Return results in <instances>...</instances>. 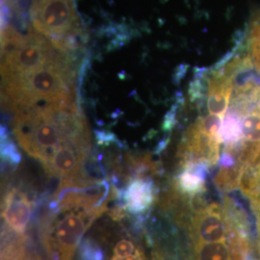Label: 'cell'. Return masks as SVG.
I'll use <instances>...</instances> for the list:
<instances>
[{
    "label": "cell",
    "mask_w": 260,
    "mask_h": 260,
    "mask_svg": "<svg viewBox=\"0 0 260 260\" xmlns=\"http://www.w3.org/2000/svg\"><path fill=\"white\" fill-rule=\"evenodd\" d=\"M5 141L2 140V149H1V153H2V157H4L5 160H8L10 162L16 163L18 164L20 160L19 152L16 149V147L14 146L13 143L9 142L7 138H5Z\"/></svg>",
    "instance_id": "obj_12"
},
{
    "label": "cell",
    "mask_w": 260,
    "mask_h": 260,
    "mask_svg": "<svg viewBox=\"0 0 260 260\" xmlns=\"http://www.w3.org/2000/svg\"><path fill=\"white\" fill-rule=\"evenodd\" d=\"M80 254L82 260H103L102 251L90 242H84L81 245Z\"/></svg>",
    "instance_id": "obj_11"
},
{
    "label": "cell",
    "mask_w": 260,
    "mask_h": 260,
    "mask_svg": "<svg viewBox=\"0 0 260 260\" xmlns=\"http://www.w3.org/2000/svg\"><path fill=\"white\" fill-rule=\"evenodd\" d=\"M134 251H135V247H134L133 243L129 240L123 239V240L118 242V244L115 246L114 256L122 258V257L128 256L130 254L134 253Z\"/></svg>",
    "instance_id": "obj_13"
},
{
    "label": "cell",
    "mask_w": 260,
    "mask_h": 260,
    "mask_svg": "<svg viewBox=\"0 0 260 260\" xmlns=\"http://www.w3.org/2000/svg\"><path fill=\"white\" fill-rule=\"evenodd\" d=\"M154 200V194L150 182L135 179L127 186L124 194L126 208L134 214L142 213L149 209Z\"/></svg>",
    "instance_id": "obj_7"
},
{
    "label": "cell",
    "mask_w": 260,
    "mask_h": 260,
    "mask_svg": "<svg viewBox=\"0 0 260 260\" xmlns=\"http://www.w3.org/2000/svg\"><path fill=\"white\" fill-rule=\"evenodd\" d=\"M189 229L193 243L226 242L231 233L223 209L217 204H211L196 211Z\"/></svg>",
    "instance_id": "obj_5"
},
{
    "label": "cell",
    "mask_w": 260,
    "mask_h": 260,
    "mask_svg": "<svg viewBox=\"0 0 260 260\" xmlns=\"http://www.w3.org/2000/svg\"><path fill=\"white\" fill-rule=\"evenodd\" d=\"M205 165L192 164L186 166L177 179V188L182 194L196 196L205 190Z\"/></svg>",
    "instance_id": "obj_8"
},
{
    "label": "cell",
    "mask_w": 260,
    "mask_h": 260,
    "mask_svg": "<svg viewBox=\"0 0 260 260\" xmlns=\"http://www.w3.org/2000/svg\"><path fill=\"white\" fill-rule=\"evenodd\" d=\"M74 78L73 58L60 50L37 71L3 79L4 100L11 109L19 112L33 107L39 102L51 103L74 99Z\"/></svg>",
    "instance_id": "obj_1"
},
{
    "label": "cell",
    "mask_w": 260,
    "mask_h": 260,
    "mask_svg": "<svg viewBox=\"0 0 260 260\" xmlns=\"http://www.w3.org/2000/svg\"><path fill=\"white\" fill-rule=\"evenodd\" d=\"M58 50L42 34L30 31L20 47L4 56L2 62L3 79L37 71L49 63Z\"/></svg>",
    "instance_id": "obj_3"
},
{
    "label": "cell",
    "mask_w": 260,
    "mask_h": 260,
    "mask_svg": "<svg viewBox=\"0 0 260 260\" xmlns=\"http://www.w3.org/2000/svg\"><path fill=\"white\" fill-rule=\"evenodd\" d=\"M104 208V205L94 207L88 214L72 212L58 221L54 229V236H50V239L48 237L45 239L47 249L55 256V260L73 259L84 233L93 219L105 210Z\"/></svg>",
    "instance_id": "obj_4"
},
{
    "label": "cell",
    "mask_w": 260,
    "mask_h": 260,
    "mask_svg": "<svg viewBox=\"0 0 260 260\" xmlns=\"http://www.w3.org/2000/svg\"><path fill=\"white\" fill-rule=\"evenodd\" d=\"M192 250V260H233L226 242H196Z\"/></svg>",
    "instance_id": "obj_9"
},
{
    "label": "cell",
    "mask_w": 260,
    "mask_h": 260,
    "mask_svg": "<svg viewBox=\"0 0 260 260\" xmlns=\"http://www.w3.org/2000/svg\"><path fill=\"white\" fill-rule=\"evenodd\" d=\"M23 241L11 242L8 246H5L1 252V260H29L23 247Z\"/></svg>",
    "instance_id": "obj_10"
},
{
    "label": "cell",
    "mask_w": 260,
    "mask_h": 260,
    "mask_svg": "<svg viewBox=\"0 0 260 260\" xmlns=\"http://www.w3.org/2000/svg\"><path fill=\"white\" fill-rule=\"evenodd\" d=\"M258 216V219H257V228H258V233H260V210H258L257 212H255Z\"/></svg>",
    "instance_id": "obj_14"
},
{
    "label": "cell",
    "mask_w": 260,
    "mask_h": 260,
    "mask_svg": "<svg viewBox=\"0 0 260 260\" xmlns=\"http://www.w3.org/2000/svg\"><path fill=\"white\" fill-rule=\"evenodd\" d=\"M248 260H253V259H251V258H249V259Z\"/></svg>",
    "instance_id": "obj_15"
},
{
    "label": "cell",
    "mask_w": 260,
    "mask_h": 260,
    "mask_svg": "<svg viewBox=\"0 0 260 260\" xmlns=\"http://www.w3.org/2000/svg\"><path fill=\"white\" fill-rule=\"evenodd\" d=\"M31 208L27 196L15 189L4 197L2 216L11 231L18 234L25 233L31 218Z\"/></svg>",
    "instance_id": "obj_6"
},
{
    "label": "cell",
    "mask_w": 260,
    "mask_h": 260,
    "mask_svg": "<svg viewBox=\"0 0 260 260\" xmlns=\"http://www.w3.org/2000/svg\"><path fill=\"white\" fill-rule=\"evenodd\" d=\"M35 31L51 39L59 50L74 48L78 19L74 0H33L30 10Z\"/></svg>",
    "instance_id": "obj_2"
}]
</instances>
